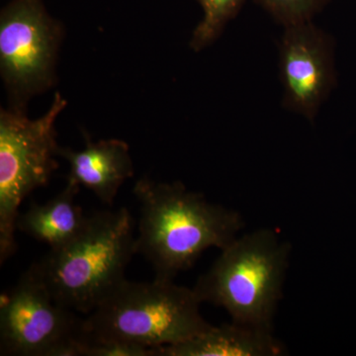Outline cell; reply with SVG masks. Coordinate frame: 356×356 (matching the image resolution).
Wrapping results in <instances>:
<instances>
[{
  "label": "cell",
  "instance_id": "obj_1",
  "mask_svg": "<svg viewBox=\"0 0 356 356\" xmlns=\"http://www.w3.org/2000/svg\"><path fill=\"white\" fill-rule=\"evenodd\" d=\"M134 195L140 204L136 252L153 266L156 280H175L206 250L228 247L245 227L240 213L209 202L179 181L143 177Z\"/></svg>",
  "mask_w": 356,
  "mask_h": 356
},
{
  "label": "cell",
  "instance_id": "obj_2",
  "mask_svg": "<svg viewBox=\"0 0 356 356\" xmlns=\"http://www.w3.org/2000/svg\"><path fill=\"white\" fill-rule=\"evenodd\" d=\"M136 252L135 224L127 208L89 216L74 241L50 250L29 270L60 305L88 315L126 280Z\"/></svg>",
  "mask_w": 356,
  "mask_h": 356
},
{
  "label": "cell",
  "instance_id": "obj_3",
  "mask_svg": "<svg viewBox=\"0 0 356 356\" xmlns=\"http://www.w3.org/2000/svg\"><path fill=\"white\" fill-rule=\"evenodd\" d=\"M292 245L274 229L238 236L194 285L201 303L225 309L232 322L273 331Z\"/></svg>",
  "mask_w": 356,
  "mask_h": 356
},
{
  "label": "cell",
  "instance_id": "obj_4",
  "mask_svg": "<svg viewBox=\"0 0 356 356\" xmlns=\"http://www.w3.org/2000/svg\"><path fill=\"white\" fill-rule=\"evenodd\" d=\"M193 288L175 281L125 280L81 320V339L119 341L156 348L173 346L208 331Z\"/></svg>",
  "mask_w": 356,
  "mask_h": 356
},
{
  "label": "cell",
  "instance_id": "obj_5",
  "mask_svg": "<svg viewBox=\"0 0 356 356\" xmlns=\"http://www.w3.org/2000/svg\"><path fill=\"white\" fill-rule=\"evenodd\" d=\"M60 92L37 119L10 108L0 112V264L17 250L15 232L19 208L33 191L43 187L58 168L60 146L56 120L67 106Z\"/></svg>",
  "mask_w": 356,
  "mask_h": 356
},
{
  "label": "cell",
  "instance_id": "obj_6",
  "mask_svg": "<svg viewBox=\"0 0 356 356\" xmlns=\"http://www.w3.org/2000/svg\"><path fill=\"white\" fill-rule=\"evenodd\" d=\"M63 28L43 0H13L0 15V72L10 108L53 88Z\"/></svg>",
  "mask_w": 356,
  "mask_h": 356
},
{
  "label": "cell",
  "instance_id": "obj_7",
  "mask_svg": "<svg viewBox=\"0 0 356 356\" xmlns=\"http://www.w3.org/2000/svg\"><path fill=\"white\" fill-rule=\"evenodd\" d=\"M76 312L57 303L28 269L0 303V355L58 356L81 334Z\"/></svg>",
  "mask_w": 356,
  "mask_h": 356
},
{
  "label": "cell",
  "instance_id": "obj_8",
  "mask_svg": "<svg viewBox=\"0 0 356 356\" xmlns=\"http://www.w3.org/2000/svg\"><path fill=\"white\" fill-rule=\"evenodd\" d=\"M280 74L284 106L313 121L336 83L331 37L312 22L285 28Z\"/></svg>",
  "mask_w": 356,
  "mask_h": 356
},
{
  "label": "cell",
  "instance_id": "obj_9",
  "mask_svg": "<svg viewBox=\"0 0 356 356\" xmlns=\"http://www.w3.org/2000/svg\"><path fill=\"white\" fill-rule=\"evenodd\" d=\"M86 139L81 151L60 147L58 149V156L70 165L67 180L86 187L102 203L112 205L122 185L134 175L128 144L118 139L96 143Z\"/></svg>",
  "mask_w": 356,
  "mask_h": 356
},
{
  "label": "cell",
  "instance_id": "obj_10",
  "mask_svg": "<svg viewBox=\"0 0 356 356\" xmlns=\"http://www.w3.org/2000/svg\"><path fill=\"white\" fill-rule=\"evenodd\" d=\"M158 356H280L284 346L273 331L231 322L215 327L184 343L156 350Z\"/></svg>",
  "mask_w": 356,
  "mask_h": 356
},
{
  "label": "cell",
  "instance_id": "obj_11",
  "mask_svg": "<svg viewBox=\"0 0 356 356\" xmlns=\"http://www.w3.org/2000/svg\"><path fill=\"white\" fill-rule=\"evenodd\" d=\"M79 187L67 180L65 188L51 200L32 203L29 209L18 216V231L47 243L50 250H57L74 241L86 229L89 220L76 201Z\"/></svg>",
  "mask_w": 356,
  "mask_h": 356
},
{
  "label": "cell",
  "instance_id": "obj_12",
  "mask_svg": "<svg viewBox=\"0 0 356 356\" xmlns=\"http://www.w3.org/2000/svg\"><path fill=\"white\" fill-rule=\"evenodd\" d=\"M243 1L245 0H199L204 13L202 20L192 34V50H203L216 41L225 26L235 17Z\"/></svg>",
  "mask_w": 356,
  "mask_h": 356
},
{
  "label": "cell",
  "instance_id": "obj_13",
  "mask_svg": "<svg viewBox=\"0 0 356 356\" xmlns=\"http://www.w3.org/2000/svg\"><path fill=\"white\" fill-rule=\"evenodd\" d=\"M276 21L284 26L312 22L330 0H257Z\"/></svg>",
  "mask_w": 356,
  "mask_h": 356
},
{
  "label": "cell",
  "instance_id": "obj_14",
  "mask_svg": "<svg viewBox=\"0 0 356 356\" xmlns=\"http://www.w3.org/2000/svg\"><path fill=\"white\" fill-rule=\"evenodd\" d=\"M81 356H158L156 348L119 341H86L79 336Z\"/></svg>",
  "mask_w": 356,
  "mask_h": 356
}]
</instances>
